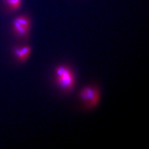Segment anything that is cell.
<instances>
[{"label":"cell","mask_w":149,"mask_h":149,"mask_svg":"<svg viewBox=\"0 0 149 149\" xmlns=\"http://www.w3.org/2000/svg\"><path fill=\"white\" fill-rule=\"evenodd\" d=\"M31 22L25 15L17 16L12 22V30L16 36L19 38L26 37L29 32Z\"/></svg>","instance_id":"cell-2"},{"label":"cell","mask_w":149,"mask_h":149,"mask_svg":"<svg viewBox=\"0 0 149 149\" xmlns=\"http://www.w3.org/2000/svg\"><path fill=\"white\" fill-rule=\"evenodd\" d=\"M21 49L22 53L23 54L24 56L28 59L31 53V48L28 45H24L21 47Z\"/></svg>","instance_id":"cell-6"},{"label":"cell","mask_w":149,"mask_h":149,"mask_svg":"<svg viewBox=\"0 0 149 149\" xmlns=\"http://www.w3.org/2000/svg\"><path fill=\"white\" fill-rule=\"evenodd\" d=\"M80 97L83 101L87 102L88 106L90 108L97 105L100 100V92L92 87H86L80 91Z\"/></svg>","instance_id":"cell-3"},{"label":"cell","mask_w":149,"mask_h":149,"mask_svg":"<svg viewBox=\"0 0 149 149\" xmlns=\"http://www.w3.org/2000/svg\"><path fill=\"white\" fill-rule=\"evenodd\" d=\"M57 85L63 90L70 91L74 86V74L71 70L66 66H58L55 70Z\"/></svg>","instance_id":"cell-1"},{"label":"cell","mask_w":149,"mask_h":149,"mask_svg":"<svg viewBox=\"0 0 149 149\" xmlns=\"http://www.w3.org/2000/svg\"><path fill=\"white\" fill-rule=\"evenodd\" d=\"M9 9L12 11L18 10L22 5V0H3Z\"/></svg>","instance_id":"cell-4"},{"label":"cell","mask_w":149,"mask_h":149,"mask_svg":"<svg viewBox=\"0 0 149 149\" xmlns=\"http://www.w3.org/2000/svg\"><path fill=\"white\" fill-rule=\"evenodd\" d=\"M13 53L16 56L17 60L21 63L24 62L27 60L23 54L22 53L21 47H15L13 48Z\"/></svg>","instance_id":"cell-5"}]
</instances>
